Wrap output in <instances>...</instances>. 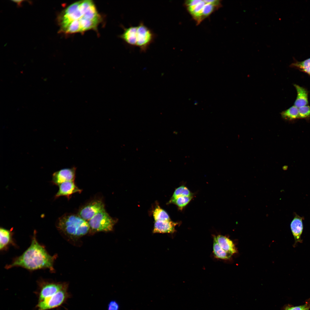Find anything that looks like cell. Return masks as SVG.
Segmentation results:
<instances>
[{"label": "cell", "instance_id": "1", "mask_svg": "<svg viewBox=\"0 0 310 310\" xmlns=\"http://www.w3.org/2000/svg\"><path fill=\"white\" fill-rule=\"evenodd\" d=\"M57 20L60 32L70 34L96 30L102 17L94 2L84 0L68 6L59 14Z\"/></svg>", "mask_w": 310, "mask_h": 310}, {"label": "cell", "instance_id": "2", "mask_svg": "<svg viewBox=\"0 0 310 310\" xmlns=\"http://www.w3.org/2000/svg\"><path fill=\"white\" fill-rule=\"evenodd\" d=\"M36 234L34 231L30 246L22 254L7 265L6 269L18 267L30 271L47 269L52 272H55L54 264L57 255H50L44 246L38 243Z\"/></svg>", "mask_w": 310, "mask_h": 310}, {"label": "cell", "instance_id": "3", "mask_svg": "<svg viewBox=\"0 0 310 310\" xmlns=\"http://www.w3.org/2000/svg\"><path fill=\"white\" fill-rule=\"evenodd\" d=\"M56 226L61 233L71 239H78L90 231L88 222L73 214H64L57 219Z\"/></svg>", "mask_w": 310, "mask_h": 310}, {"label": "cell", "instance_id": "4", "mask_svg": "<svg viewBox=\"0 0 310 310\" xmlns=\"http://www.w3.org/2000/svg\"><path fill=\"white\" fill-rule=\"evenodd\" d=\"M91 233L100 232H109L113 230L117 220L111 217L105 209L96 214L88 221Z\"/></svg>", "mask_w": 310, "mask_h": 310}, {"label": "cell", "instance_id": "5", "mask_svg": "<svg viewBox=\"0 0 310 310\" xmlns=\"http://www.w3.org/2000/svg\"><path fill=\"white\" fill-rule=\"evenodd\" d=\"M37 284L38 288L36 292L38 301L51 297L68 286L66 282H57L44 279L39 280Z\"/></svg>", "mask_w": 310, "mask_h": 310}, {"label": "cell", "instance_id": "6", "mask_svg": "<svg viewBox=\"0 0 310 310\" xmlns=\"http://www.w3.org/2000/svg\"><path fill=\"white\" fill-rule=\"evenodd\" d=\"M68 288L66 287L51 297L38 301L36 306L37 310H49L61 305L70 296Z\"/></svg>", "mask_w": 310, "mask_h": 310}, {"label": "cell", "instance_id": "7", "mask_svg": "<svg viewBox=\"0 0 310 310\" xmlns=\"http://www.w3.org/2000/svg\"><path fill=\"white\" fill-rule=\"evenodd\" d=\"M155 35L142 22L137 26L136 46L142 52H145L154 41Z\"/></svg>", "mask_w": 310, "mask_h": 310}, {"label": "cell", "instance_id": "8", "mask_svg": "<svg viewBox=\"0 0 310 310\" xmlns=\"http://www.w3.org/2000/svg\"><path fill=\"white\" fill-rule=\"evenodd\" d=\"M104 209V204L101 200L94 199L82 207L79 211L78 215L88 222L96 214Z\"/></svg>", "mask_w": 310, "mask_h": 310}, {"label": "cell", "instance_id": "9", "mask_svg": "<svg viewBox=\"0 0 310 310\" xmlns=\"http://www.w3.org/2000/svg\"><path fill=\"white\" fill-rule=\"evenodd\" d=\"M76 170V168L73 167L70 168L62 169L55 172L53 175L52 183L59 186L65 181H74Z\"/></svg>", "mask_w": 310, "mask_h": 310}, {"label": "cell", "instance_id": "10", "mask_svg": "<svg viewBox=\"0 0 310 310\" xmlns=\"http://www.w3.org/2000/svg\"><path fill=\"white\" fill-rule=\"evenodd\" d=\"M58 186L59 189L55 196V198L65 196L69 199L72 194L76 193H80L82 191L75 185L74 181H65Z\"/></svg>", "mask_w": 310, "mask_h": 310}, {"label": "cell", "instance_id": "11", "mask_svg": "<svg viewBox=\"0 0 310 310\" xmlns=\"http://www.w3.org/2000/svg\"><path fill=\"white\" fill-rule=\"evenodd\" d=\"M303 217L295 214L290 224L292 234L294 237V246L298 243H301V235L303 229Z\"/></svg>", "mask_w": 310, "mask_h": 310}, {"label": "cell", "instance_id": "12", "mask_svg": "<svg viewBox=\"0 0 310 310\" xmlns=\"http://www.w3.org/2000/svg\"><path fill=\"white\" fill-rule=\"evenodd\" d=\"M177 222L171 220L154 221L152 232L154 233H173L175 231Z\"/></svg>", "mask_w": 310, "mask_h": 310}, {"label": "cell", "instance_id": "13", "mask_svg": "<svg viewBox=\"0 0 310 310\" xmlns=\"http://www.w3.org/2000/svg\"><path fill=\"white\" fill-rule=\"evenodd\" d=\"M13 233L11 230L3 227L0 228V250L4 251L10 245H16L13 236Z\"/></svg>", "mask_w": 310, "mask_h": 310}, {"label": "cell", "instance_id": "14", "mask_svg": "<svg viewBox=\"0 0 310 310\" xmlns=\"http://www.w3.org/2000/svg\"><path fill=\"white\" fill-rule=\"evenodd\" d=\"M123 30L124 31L120 35V38L129 45L136 46L137 26L124 27Z\"/></svg>", "mask_w": 310, "mask_h": 310}, {"label": "cell", "instance_id": "15", "mask_svg": "<svg viewBox=\"0 0 310 310\" xmlns=\"http://www.w3.org/2000/svg\"><path fill=\"white\" fill-rule=\"evenodd\" d=\"M216 237L219 245L225 251L232 255L237 252L235 245L230 239L222 235Z\"/></svg>", "mask_w": 310, "mask_h": 310}, {"label": "cell", "instance_id": "16", "mask_svg": "<svg viewBox=\"0 0 310 310\" xmlns=\"http://www.w3.org/2000/svg\"><path fill=\"white\" fill-rule=\"evenodd\" d=\"M294 86L297 92L294 106L298 108L306 106L308 103L307 91L305 88L297 85L295 84Z\"/></svg>", "mask_w": 310, "mask_h": 310}, {"label": "cell", "instance_id": "17", "mask_svg": "<svg viewBox=\"0 0 310 310\" xmlns=\"http://www.w3.org/2000/svg\"><path fill=\"white\" fill-rule=\"evenodd\" d=\"M213 251L215 257L223 259H229L232 255L224 250L219 245L217 241L216 237H214Z\"/></svg>", "mask_w": 310, "mask_h": 310}, {"label": "cell", "instance_id": "18", "mask_svg": "<svg viewBox=\"0 0 310 310\" xmlns=\"http://www.w3.org/2000/svg\"><path fill=\"white\" fill-rule=\"evenodd\" d=\"M281 115L284 119L288 121L299 118L298 108L294 106H292L282 112Z\"/></svg>", "mask_w": 310, "mask_h": 310}, {"label": "cell", "instance_id": "19", "mask_svg": "<svg viewBox=\"0 0 310 310\" xmlns=\"http://www.w3.org/2000/svg\"><path fill=\"white\" fill-rule=\"evenodd\" d=\"M153 216L154 221L170 220L168 213L158 205L153 211Z\"/></svg>", "mask_w": 310, "mask_h": 310}, {"label": "cell", "instance_id": "20", "mask_svg": "<svg viewBox=\"0 0 310 310\" xmlns=\"http://www.w3.org/2000/svg\"><path fill=\"white\" fill-rule=\"evenodd\" d=\"M193 197L181 196L170 200L168 204H173L176 205L180 210H182L191 200Z\"/></svg>", "mask_w": 310, "mask_h": 310}, {"label": "cell", "instance_id": "21", "mask_svg": "<svg viewBox=\"0 0 310 310\" xmlns=\"http://www.w3.org/2000/svg\"><path fill=\"white\" fill-rule=\"evenodd\" d=\"M193 193L187 187L184 185H182L175 189L170 200L174 199L180 196L193 197Z\"/></svg>", "mask_w": 310, "mask_h": 310}, {"label": "cell", "instance_id": "22", "mask_svg": "<svg viewBox=\"0 0 310 310\" xmlns=\"http://www.w3.org/2000/svg\"><path fill=\"white\" fill-rule=\"evenodd\" d=\"M301 71L309 74L310 73V58L301 62H297L292 65Z\"/></svg>", "mask_w": 310, "mask_h": 310}, {"label": "cell", "instance_id": "23", "mask_svg": "<svg viewBox=\"0 0 310 310\" xmlns=\"http://www.w3.org/2000/svg\"><path fill=\"white\" fill-rule=\"evenodd\" d=\"M299 118H306L310 117V106H305L298 108Z\"/></svg>", "mask_w": 310, "mask_h": 310}, {"label": "cell", "instance_id": "24", "mask_svg": "<svg viewBox=\"0 0 310 310\" xmlns=\"http://www.w3.org/2000/svg\"><path fill=\"white\" fill-rule=\"evenodd\" d=\"M310 307V304L307 303L302 305L293 306H288L285 307L284 310H309Z\"/></svg>", "mask_w": 310, "mask_h": 310}, {"label": "cell", "instance_id": "25", "mask_svg": "<svg viewBox=\"0 0 310 310\" xmlns=\"http://www.w3.org/2000/svg\"><path fill=\"white\" fill-rule=\"evenodd\" d=\"M119 305L117 302L115 301H112L108 304V310H119Z\"/></svg>", "mask_w": 310, "mask_h": 310}, {"label": "cell", "instance_id": "26", "mask_svg": "<svg viewBox=\"0 0 310 310\" xmlns=\"http://www.w3.org/2000/svg\"><path fill=\"white\" fill-rule=\"evenodd\" d=\"M309 75H310V74H309Z\"/></svg>", "mask_w": 310, "mask_h": 310}]
</instances>
